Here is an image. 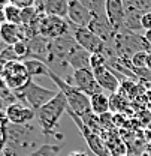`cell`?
<instances>
[{"label":"cell","instance_id":"1","mask_svg":"<svg viewBox=\"0 0 151 156\" xmlns=\"http://www.w3.org/2000/svg\"><path fill=\"white\" fill-rule=\"evenodd\" d=\"M66 111H67V101L64 95L58 90L54 99H51L48 104H45L42 108H39L36 111L38 126L43 132V135H53L57 140H63V134H56V128L63 113Z\"/></svg>","mask_w":151,"mask_h":156},{"label":"cell","instance_id":"2","mask_svg":"<svg viewBox=\"0 0 151 156\" xmlns=\"http://www.w3.org/2000/svg\"><path fill=\"white\" fill-rule=\"evenodd\" d=\"M50 78L53 80V83L57 86V89L64 95L67 101V110H70L72 113H75L76 116L84 117L85 114L91 113V104H90V98L84 95L82 92H79L74 86H70L69 83H66L61 77L56 75L53 71L50 72Z\"/></svg>","mask_w":151,"mask_h":156},{"label":"cell","instance_id":"3","mask_svg":"<svg viewBox=\"0 0 151 156\" xmlns=\"http://www.w3.org/2000/svg\"><path fill=\"white\" fill-rule=\"evenodd\" d=\"M57 93H58V90L45 89V87L39 86L38 83H35L33 80H30L22 89L14 92L15 98L18 101H21V104L30 107L35 111H38L39 108H42L51 99H54L57 96Z\"/></svg>","mask_w":151,"mask_h":156},{"label":"cell","instance_id":"4","mask_svg":"<svg viewBox=\"0 0 151 156\" xmlns=\"http://www.w3.org/2000/svg\"><path fill=\"white\" fill-rule=\"evenodd\" d=\"M70 33H72L76 44L81 48H84L85 51H88L90 54L108 56V51H109L108 44H105L99 36H96L88 27H78V26L70 24Z\"/></svg>","mask_w":151,"mask_h":156},{"label":"cell","instance_id":"5","mask_svg":"<svg viewBox=\"0 0 151 156\" xmlns=\"http://www.w3.org/2000/svg\"><path fill=\"white\" fill-rule=\"evenodd\" d=\"M66 113H67L69 117L74 120V123L76 125V128L79 129L82 138L87 141V146H88V149L91 150L93 155L94 156H112L111 152L108 150V146H106L103 136L99 135V134H96V132H93L91 129H88V128L85 126V123L82 122V119L79 116H76L75 113H72L70 110H67Z\"/></svg>","mask_w":151,"mask_h":156},{"label":"cell","instance_id":"6","mask_svg":"<svg viewBox=\"0 0 151 156\" xmlns=\"http://www.w3.org/2000/svg\"><path fill=\"white\" fill-rule=\"evenodd\" d=\"M66 83H69L70 86H74L79 92H82L84 95L88 98L103 93L102 87L99 86L97 80L94 77V72L91 69H81V71H75L67 80H64Z\"/></svg>","mask_w":151,"mask_h":156},{"label":"cell","instance_id":"7","mask_svg":"<svg viewBox=\"0 0 151 156\" xmlns=\"http://www.w3.org/2000/svg\"><path fill=\"white\" fill-rule=\"evenodd\" d=\"M2 80L12 92H17L33 78H30L22 62H11V63H6Z\"/></svg>","mask_w":151,"mask_h":156},{"label":"cell","instance_id":"8","mask_svg":"<svg viewBox=\"0 0 151 156\" xmlns=\"http://www.w3.org/2000/svg\"><path fill=\"white\" fill-rule=\"evenodd\" d=\"M69 33H70V24L66 18L43 15L39 23V35L50 41L63 38Z\"/></svg>","mask_w":151,"mask_h":156},{"label":"cell","instance_id":"9","mask_svg":"<svg viewBox=\"0 0 151 156\" xmlns=\"http://www.w3.org/2000/svg\"><path fill=\"white\" fill-rule=\"evenodd\" d=\"M5 111H6V116L11 125H19V126L30 125L32 120L36 119V111L21 102L11 104L9 107L5 108Z\"/></svg>","mask_w":151,"mask_h":156},{"label":"cell","instance_id":"10","mask_svg":"<svg viewBox=\"0 0 151 156\" xmlns=\"http://www.w3.org/2000/svg\"><path fill=\"white\" fill-rule=\"evenodd\" d=\"M93 72H94L96 80L103 92H109L111 95L118 93L121 81H120V75H117V71L111 69L106 65V66H102L99 69H94Z\"/></svg>","mask_w":151,"mask_h":156},{"label":"cell","instance_id":"11","mask_svg":"<svg viewBox=\"0 0 151 156\" xmlns=\"http://www.w3.org/2000/svg\"><path fill=\"white\" fill-rule=\"evenodd\" d=\"M106 18L112 26L115 33H120L124 30L126 9H124L123 0H106Z\"/></svg>","mask_w":151,"mask_h":156},{"label":"cell","instance_id":"12","mask_svg":"<svg viewBox=\"0 0 151 156\" xmlns=\"http://www.w3.org/2000/svg\"><path fill=\"white\" fill-rule=\"evenodd\" d=\"M93 20L91 12L85 8L81 0H69V11H67V21L78 27H88Z\"/></svg>","mask_w":151,"mask_h":156},{"label":"cell","instance_id":"13","mask_svg":"<svg viewBox=\"0 0 151 156\" xmlns=\"http://www.w3.org/2000/svg\"><path fill=\"white\" fill-rule=\"evenodd\" d=\"M88 29L94 33L96 36H99V38L102 39L105 44H112L114 38H115V32H114L112 26L109 24V21L106 18V15L105 17H93L91 20V23H90V26H88Z\"/></svg>","mask_w":151,"mask_h":156},{"label":"cell","instance_id":"14","mask_svg":"<svg viewBox=\"0 0 151 156\" xmlns=\"http://www.w3.org/2000/svg\"><path fill=\"white\" fill-rule=\"evenodd\" d=\"M0 41L6 45V47H14L15 44H18L24 39V30L22 26H15L11 23H3L0 27Z\"/></svg>","mask_w":151,"mask_h":156},{"label":"cell","instance_id":"15","mask_svg":"<svg viewBox=\"0 0 151 156\" xmlns=\"http://www.w3.org/2000/svg\"><path fill=\"white\" fill-rule=\"evenodd\" d=\"M90 58H91V54L76 44L69 54L67 63H69L70 69L75 72V71H81V69H90Z\"/></svg>","mask_w":151,"mask_h":156},{"label":"cell","instance_id":"16","mask_svg":"<svg viewBox=\"0 0 151 156\" xmlns=\"http://www.w3.org/2000/svg\"><path fill=\"white\" fill-rule=\"evenodd\" d=\"M42 11L48 17H60L67 20L69 2L66 0H45L42 2Z\"/></svg>","mask_w":151,"mask_h":156},{"label":"cell","instance_id":"17","mask_svg":"<svg viewBox=\"0 0 151 156\" xmlns=\"http://www.w3.org/2000/svg\"><path fill=\"white\" fill-rule=\"evenodd\" d=\"M22 63H24V66H26V69H27L30 78H33V77H48L50 78L51 69H50V66H48L46 63H43L42 60H38V58H27V60H24Z\"/></svg>","mask_w":151,"mask_h":156},{"label":"cell","instance_id":"18","mask_svg":"<svg viewBox=\"0 0 151 156\" xmlns=\"http://www.w3.org/2000/svg\"><path fill=\"white\" fill-rule=\"evenodd\" d=\"M90 104H91V111L96 116H103L111 113V101L108 95L105 93H99L90 98Z\"/></svg>","mask_w":151,"mask_h":156},{"label":"cell","instance_id":"19","mask_svg":"<svg viewBox=\"0 0 151 156\" xmlns=\"http://www.w3.org/2000/svg\"><path fill=\"white\" fill-rule=\"evenodd\" d=\"M5 15H6V23L15 24V26H22V17H21V9H18L15 5L11 2L5 8Z\"/></svg>","mask_w":151,"mask_h":156},{"label":"cell","instance_id":"20","mask_svg":"<svg viewBox=\"0 0 151 156\" xmlns=\"http://www.w3.org/2000/svg\"><path fill=\"white\" fill-rule=\"evenodd\" d=\"M60 146L58 144H42L38 150H35L33 153H30L29 156H58V152H60Z\"/></svg>","mask_w":151,"mask_h":156},{"label":"cell","instance_id":"21","mask_svg":"<svg viewBox=\"0 0 151 156\" xmlns=\"http://www.w3.org/2000/svg\"><path fill=\"white\" fill-rule=\"evenodd\" d=\"M148 51H139L136 54H133L130 58V71L133 68L136 69H141V68H145L147 66V58H148Z\"/></svg>","mask_w":151,"mask_h":156},{"label":"cell","instance_id":"22","mask_svg":"<svg viewBox=\"0 0 151 156\" xmlns=\"http://www.w3.org/2000/svg\"><path fill=\"white\" fill-rule=\"evenodd\" d=\"M14 51H15V54L18 56V58L21 62H24V60H27L29 56H30V50H29V44H27V41H21L18 44H15L14 45Z\"/></svg>","mask_w":151,"mask_h":156},{"label":"cell","instance_id":"23","mask_svg":"<svg viewBox=\"0 0 151 156\" xmlns=\"http://www.w3.org/2000/svg\"><path fill=\"white\" fill-rule=\"evenodd\" d=\"M108 65V58L103 54H91V58H90V69L94 71V69H99L102 66H106Z\"/></svg>","mask_w":151,"mask_h":156},{"label":"cell","instance_id":"24","mask_svg":"<svg viewBox=\"0 0 151 156\" xmlns=\"http://www.w3.org/2000/svg\"><path fill=\"white\" fill-rule=\"evenodd\" d=\"M11 3L15 5V6H17L18 9H21V11L35 6V2H33V0H14V2H11Z\"/></svg>","mask_w":151,"mask_h":156},{"label":"cell","instance_id":"25","mask_svg":"<svg viewBox=\"0 0 151 156\" xmlns=\"http://www.w3.org/2000/svg\"><path fill=\"white\" fill-rule=\"evenodd\" d=\"M141 26H142V30H145V32L151 30V11L142 15V20H141Z\"/></svg>","mask_w":151,"mask_h":156},{"label":"cell","instance_id":"26","mask_svg":"<svg viewBox=\"0 0 151 156\" xmlns=\"http://www.w3.org/2000/svg\"><path fill=\"white\" fill-rule=\"evenodd\" d=\"M6 144H8V131L6 128L0 126V153L6 149Z\"/></svg>","mask_w":151,"mask_h":156},{"label":"cell","instance_id":"27","mask_svg":"<svg viewBox=\"0 0 151 156\" xmlns=\"http://www.w3.org/2000/svg\"><path fill=\"white\" fill-rule=\"evenodd\" d=\"M9 2H0V24L6 23V15H5V8Z\"/></svg>","mask_w":151,"mask_h":156},{"label":"cell","instance_id":"28","mask_svg":"<svg viewBox=\"0 0 151 156\" xmlns=\"http://www.w3.org/2000/svg\"><path fill=\"white\" fill-rule=\"evenodd\" d=\"M67 156H88L85 152H79V150H76V152H72V153H69Z\"/></svg>","mask_w":151,"mask_h":156},{"label":"cell","instance_id":"29","mask_svg":"<svg viewBox=\"0 0 151 156\" xmlns=\"http://www.w3.org/2000/svg\"><path fill=\"white\" fill-rule=\"evenodd\" d=\"M147 69H150L151 71V53L148 54V58H147V66H145Z\"/></svg>","mask_w":151,"mask_h":156},{"label":"cell","instance_id":"30","mask_svg":"<svg viewBox=\"0 0 151 156\" xmlns=\"http://www.w3.org/2000/svg\"><path fill=\"white\" fill-rule=\"evenodd\" d=\"M0 27H2V24H0Z\"/></svg>","mask_w":151,"mask_h":156}]
</instances>
